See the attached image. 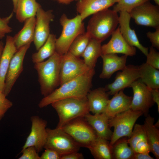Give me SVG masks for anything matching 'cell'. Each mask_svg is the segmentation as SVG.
Instances as JSON below:
<instances>
[{
  "instance_id": "obj_16",
  "label": "cell",
  "mask_w": 159,
  "mask_h": 159,
  "mask_svg": "<svg viewBox=\"0 0 159 159\" xmlns=\"http://www.w3.org/2000/svg\"><path fill=\"white\" fill-rule=\"evenodd\" d=\"M111 39L102 46V54H122L132 56L136 54V47L130 45L122 36L118 27L111 35Z\"/></svg>"
},
{
  "instance_id": "obj_30",
  "label": "cell",
  "mask_w": 159,
  "mask_h": 159,
  "mask_svg": "<svg viewBox=\"0 0 159 159\" xmlns=\"http://www.w3.org/2000/svg\"><path fill=\"white\" fill-rule=\"evenodd\" d=\"M101 42L91 38L81 57L86 65L94 69L98 58L102 54Z\"/></svg>"
},
{
  "instance_id": "obj_45",
  "label": "cell",
  "mask_w": 159,
  "mask_h": 159,
  "mask_svg": "<svg viewBox=\"0 0 159 159\" xmlns=\"http://www.w3.org/2000/svg\"><path fill=\"white\" fill-rule=\"evenodd\" d=\"M4 47L3 42L1 40H0V59Z\"/></svg>"
},
{
  "instance_id": "obj_6",
  "label": "cell",
  "mask_w": 159,
  "mask_h": 159,
  "mask_svg": "<svg viewBox=\"0 0 159 159\" xmlns=\"http://www.w3.org/2000/svg\"><path fill=\"white\" fill-rule=\"evenodd\" d=\"M143 114L130 108L109 120L110 127L114 128L110 142L111 146L119 139L130 136L135 122Z\"/></svg>"
},
{
  "instance_id": "obj_20",
  "label": "cell",
  "mask_w": 159,
  "mask_h": 159,
  "mask_svg": "<svg viewBox=\"0 0 159 159\" xmlns=\"http://www.w3.org/2000/svg\"><path fill=\"white\" fill-rule=\"evenodd\" d=\"M84 117L97 137L110 140L112 132L109 125V119L104 113L91 115L89 113Z\"/></svg>"
},
{
  "instance_id": "obj_10",
  "label": "cell",
  "mask_w": 159,
  "mask_h": 159,
  "mask_svg": "<svg viewBox=\"0 0 159 159\" xmlns=\"http://www.w3.org/2000/svg\"><path fill=\"white\" fill-rule=\"evenodd\" d=\"M133 90L130 108L142 112L146 116L148 115L149 110L154 104L151 93V89L139 78L130 86Z\"/></svg>"
},
{
  "instance_id": "obj_28",
  "label": "cell",
  "mask_w": 159,
  "mask_h": 159,
  "mask_svg": "<svg viewBox=\"0 0 159 159\" xmlns=\"http://www.w3.org/2000/svg\"><path fill=\"white\" fill-rule=\"evenodd\" d=\"M108 140L97 137L87 148L95 158L113 159L112 147Z\"/></svg>"
},
{
  "instance_id": "obj_25",
  "label": "cell",
  "mask_w": 159,
  "mask_h": 159,
  "mask_svg": "<svg viewBox=\"0 0 159 159\" xmlns=\"http://www.w3.org/2000/svg\"><path fill=\"white\" fill-rule=\"evenodd\" d=\"M154 118L148 115L146 116L143 125L150 152L155 158H159V122L154 124Z\"/></svg>"
},
{
  "instance_id": "obj_19",
  "label": "cell",
  "mask_w": 159,
  "mask_h": 159,
  "mask_svg": "<svg viewBox=\"0 0 159 159\" xmlns=\"http://www.w3.org/2000/svg\"><path fill=\"white\" fill-rule=\"evenodd\" d=\"M132 97L126 95L123 90L114 95L110 99L103 112L110 119L130 108Z\"/></svg>"
},
{
  "instance_id": "obj_44",
  "label": "cell",
  "mask_w": 159,
  "mask_h": 159,
  "mask_svg": "<svg viewBox=\"0 0 159 159\" xmlns=\"http://www.w3.org/2000/svg\"><path fill=\"white\" fill-rule=\"evenodd\" d=\"M59 3L64 4H68L75 0H54Z\"/></svg>"
},
{
  "instance_id": "obj_1",
  "label": "cell",
  "mask_w": 159,
  "mask_h": 159,
  "mask_svg": "<svg viewBox=\"0 0 159 159\" xmlns=\"http://www.w3.org/2000/svg\"><path fill=\"white\" fill-rule=\"evenodd\" d=\"M95 69H90L79 76L66 82L51 94L44 97L38 104L42 108L57 101L68 98L86 97L92 86Z\"/></svg>"
},
{
  "instance_id": "obj_21",
  "label": "cell",
  "mask_w": 159,
  "mask_h": 159,
  "mask_svg": "<svg viewBox=\"0 0 159 159\" xmlns=\"http://www.w3.org/2000/svg\"><path fill=\"white\" fill-rule=\"evenodd\" d=\"M114 4L113 0H78L76 10L83 20L91 15L108 9Z\"/></svg>"
},
{
  "instance_id": "obj_38",
  "label": "cell",
  "mask_w": 159,
  "mask_h": 159,
  "mask_svg": "<svg viewBox=\"0 0 159 159\" xmlns=\"http://www.w3.org/2000/svg\"><path fill=\"white\" fill-rule=\"evenodd\" d=\"M22 155L19 159H40V156L34 146L28 147L21 150Z\"/></svg>"
},
{
  "instance_id": "obj_34",
  "label": "cell",
  "mask_w": 159,
  "mask_h": 159,
  "mask_svg": "<svg viewBox=\"0 0 159 159\" xmlns=\"http://www.w3.org/2000/svg\"><path fill=\"white\" fill-rule=\"evenodd\" d=\"M150 0H120L113 7L117 12L126 11L129 13L133 9Z\"/></svg>"
},
{
  "instance_id": "obj_37",
  "label": "cell",
  "mask_w": 159,
  "mask_h": 159,
  "mask_svg": "<svg viewBox=\"0 0 159 159\" xmlns=\"http://www.w3.org/2000/svg\"><path fill=\"white\" fill-rule=\"evenodd\" d=\"M6 97L4 92L0 90V121L7 111L13 105L12 102Z\"/></svg>"
},
{
  "instance_id": "obj_48",
  "label": "cell",
  "mask_w": 159,
  "mask_h": 159,
  "mask_svg": "<svg viewBox=\"0 0 159 159\" xmlns=\"http://www.w3.org/2000/svg\"><path fill=\"white\" fill-rule=\"evenodd\" d=\"M120 0H113V2L115 3H117Z\"/></svg>"
},
{
  "instance_id": "obj_49",
  "label": "cell",
  "mask_w": 159,
  "mask_h": 159,
  "mask_svg": "<svg viewBox=\"0 0 159 159\" xmlns=\"http://www.w3.org/2000/svg\"><path fill=\"white\" fill-rule=\"evenodd\" d=\"M76 0V1H78V0Z\"/></svg>"
},
{
  "instance_id": "obj_23",
  "label": "cell",
  "mask_w": 159,
  "mask_h": 159,
  "mask_svg": "<svg viewBox=\"0 0 159 159\" xmlns=\"http://www.w3.org/2000/svg\"><path fill=\"white\" fill-rule=\"evenodd\" d=\"M17 50L13 37L7 35L0 59V90L3 92L5 77L10 62Z\"/></svg>"
},
{
  "instance_id": "obj_41",
  "label": "cell",
  "mask_w": 159,
  "mask_h": 159,
  "mask_svg": "<svg viewBox=\"0 0 159 159\" xmlns=\"http://www.w3.org/2000/svg\"><path fill=\"white\" fill-rule=\"evenodd\" d=\"M84 157L82 153L74 152L61 156V159H82Z\"/></svg>"
},
{
  "instance_id": "obj_29",
  "label": "cell",
  "mask_w": 159,
  "mask_h": 159,
  "mask_svg": "<svg viewBox=\"0 0 159 159\" xmlns=\"http://www.w3.org/2000/svg\"><path fill=\"white\" fill-rule=\"evenodd\" d=\"M140 79L150 89H159V71L146 62L138 66Z\"/></svg>"
},
{
  "instance_id": "obj_32",
  "label": "cell",
  "mask_w": 159,
  "mask_h": 159,
  "mask_svg": "<svg viewBox=\"0 0 159 159\" xmlns=\"http://www.w3.org/2000/svg\"><path fill=\"white\" fill-rule=\"evenodd\" d=\"M111 147L113 159H132L135 153L129 145L127 137L119 139Z\"/></svg>"
},
{
  "instance_id": "obj_47",
  "label": "cell",
  "mask_w": 159,
  "mask_h": 159,
  "mask_svg": "<svg viewBox=\"0 0 159 159\" xmlns=\"http://www.w3.org/2000/svg\"><path fill=\"white\" fill-rule=\"evenodd\" d=\"M155 3L158 6H159V0H153Z\"/></svg>"
},
{
  "instance_id": "obj_15",
  "label": "cell",
  "mask_w": 159,
  "mask_h": 159,
  "mask_svg": "<svg viewBox=\"0 0 159 159\" xmlns=\"http://www.w3.org/2000/svg\"><path fill=\"white\" fill-rule=\"evenodd\" d=\"M31 121V131L22 150L29 147L34 146L38 153L42 151L45 143L47 122L37 116H32Z\"/></svg>"
},
{
  "instance_id": "obj_4",
  "label": "cell",
  "mask_w": 159,
  "mask_h": 159,
  "mask_svg": "<svg viewBox=\"0 0 159 159\" xmlns=\"http://www.w3.org/2000/svg\"><path fill=\"white\" fill-rule=\"evenodd\" d=\"M51 105L57 112L59 117L57 128H61L71 120L84 117L90 112L87 97L82 98L64 99Z\"/></svg>"
},
{
  "instance_id": "obj_18",
  "label": "cell",
  "mask_w": 159,
  "mask_h": 159,
  "mask_svg": "<svg viewBox=\"0 0 159 159\" xmlns=\"http://www.w3.org/2000/svg\"><path fill=\"white\" fill-rule=\"evenodd\" d=\"M103 61L102 70L99 77L108 79L119 70H122L126 66L127 56L124 55L120 57L116 54H102L101 56Z\"/></svg>"
},
{
  "instance_id": "obj_33",
  "label": "cell",
  "mask_w": 159,
  "mask_h": 159,
  "mask_svg": "<svg viewBox=\"0 0 159 159\" xmlns=\"http://www.w3.org/2000/svg\"><path fill=\"white\" fill-rule=\"evenodd\" d=\"M91 38L87 32L79 34L72 43L68 52L76 57H81Z\"/></svg>"
},
{
  "instance_id": "obj_22",
  "label": "cell",
  "mask_w": 159,
  "mask_h": 159,
  "mask_svg": "<svg viewBox=\"0 0 159 159\" xmlns=\"http://www.w3.org/2000/svg\"><path fill=\"white\" fill-rule=\"evenodd\" d=\"M109 96L105 87L90 90L86 96L90 112L93 114L102 113L110 100Z\"/></svg>"
},
{
  "instance_id": "obj_27",
  "label": "cell",
  "mask_w": 159,
  "mask_h": 159,
  "mask_svg": "<svg viewBox=\"0 0 159 159\" xmlns=\"http://www.w3.org/2000/svg\"><path fill=\"white\" fill-rule=\"evenodd\" d=\"M41 6L36 0H18L15 12L17 19L20 23L27 19L35 17Z\"/></svg>"
},
{
  "instance_id": "obj_7",
  "label": "cell",
  "mask_w": 159,
  "mask_h": 159,
  "mask_svg": "<svg viewBox=\"0 0 159 159\" xmlns=\"http://www.w3.org/2000/svg\"><path fill=\"white\" fill-rule=\"evenodd\" d=\"M47 137L44 148L54 150L62 156L78 152L80 147L61 128H46Z\"/></svg>"
},
{
  "instance_id": "obj_17",
  "label": "cell",
  "mask_w": 159,
  "mask_h": 159,
  "mask_svg": "<svg viewBox=\"0 0 159 159\" xmlns=\"http://www.w3.org/2000/svg\"><path fill=\"white\" fill-rule=\"evenodd\" d=\"M119 27L122 36L130 46L137 47L145 56L148 52V48L143 46L139 42L135 31L130 26L131 18L129 13L119 12Z\"/></svg>"
},
{
  "instance_id": "obj_2",
  "label": "cell",
  "mask_w": 159,
  "mask_h": 159,
  "mask_svg": "<svg viewBox=\"0 0 159 159\" xmlns=\"http://www.w3.org/2000/svg\"><path fill=\"white\" fill-rule=\"evenodd\" d=\"M117 13L107 9L93 14L86 32L90 37L101 43L111 35L119 24Z\"/></svg>"
},
{
  "instance_id": "obj_35",
  "label": "cell",
  "mask_w": 159,
  "mask_h": 159,
  "mask_svg": "<svg viewBox=\"0 0 159 159\" xmlns=\"http://www.w3.org/2000/svg\"><path fill=\"white\" fill-rule=\"evenodd\" d=\"M13 16L11 13L8 16L1 17L0 16V40L2 39L7 34L12 31V28L9 25Z\"/></svg>"
},
{
  "instance_id": "obj_14",
  "label": "cell",
  "mask_w": 159,
  "mask_h": 159,
  "mask_svg": "<svg viewBox=\"0 0 159 159\" xmlns=\"http://www.w3.org/2000/svg\"><path fill=\"white\" fill-rule=\"evenodd\" d=\"M139 78L138 66L126 65L121 72L117 73L114 81L105 87L109 95H114L125 88L130 87L133 82Z\"/></svg>"
},
{
  "instance_id": "obj_46",
  "label": "cell",
  "mask_w": 159,
  "mask_h": 159,
  "mask_svg": "<svg viewBox=\"0 0 159 159\" xmlns=\"http://www.w3.org/2000/svg\"><path fill=\"white\" fill-rule=\"evenodd\" d=\"M18 0H12L13 5V11L15 13L16 7L17 3Z\"/></svg>"
},
{
  "instance_id": "obj_36",
  "label": "cell",
  "mask_w": 159,
  "mask_h": 159,
  "mask_svg": "<svg viewBox=\"0 0 159 159\" xmlns=\"http://www.w3.org/2000/svg\"><path fill=\"white\" fill-rule=\"evenodd\" d=\"M146 62L155 68L159 69V53L152 46L150 47L149 51L146 56Z\"/></svg>"
},
{
  "instance_id": "obj_40",
  "label": "cell",
  "mask_w": 159,
  "mask_h": 159,
  "mask_svg": "<svg viewBox=\"0 0 159 159\" xmlns=\"http://www.w3.org/2000/svg\"><path fill=\"white\" fill-rule=\"evenodd\" d=\"M62 155L56 151L49 149H45L40 156V159H61Z\"/></svg>"
},
{
  "instance_id": "obj_11",
  "label": "cell",
  "mask_w": 159,
  "mask_h": 159,
  "mask_svg": "<svg viewBox=\"0 0 159 159\" xmlns=\"http://www.w3.org/2000/svg\"><path fill=\"white\" fill-rule=\"evenodd\" d=\"M129 14L138 25L159 28V7L146 2L133 9Z\"/></svg>"
},
{
  "instance_id": "obj_3",
  "label": "cell",
  "mask_w": 159,
  "mask_h": 159,
  "mask_svg": "<svg viewBox=\"0 0 159 159\" xmlns=\"http://www.w3.org/2000/svg\"><path fill=\"white\" fill-rule=\"evenodd\" d=\"M61 57L56 52L47 60L34 64L41 94L44 97L51 94L59 85Z\"/></svg>"
},
{
  "instance_id": "obj_9",
  "label": "cell",
  "mask_w": 159,
  "mask_h": 159,
  "mask_svg": "<svg viewBox=\"0 0 159 159\" xmlns=\"http://www.w3.org/2000/svg\"><path fill=\"white\" fill-rule=\"evenodd\" d=\"M90 69L83 59L68 52L62 56L60 72L59 85L86 72Z\"/></svg>"
},
{
  "instance_id": "obj_8",
  "label": "cell",
  "mask_w": 159,
  "mask_h": 159,
  "mask_svg": "<svg viewBox=\"0 0 159 159\" xmlns=\"http://www.w3.org/2000/svg\"><path fill=\"white\" fill-rule=\"evenodd\" d=\"M61 128L70 135L80 147L88 148L97 137L84 117L71 120Z\"/></svg>"
},
{
  "instance_id": "obj_24",
  "label": "cell",
  "mask_w": 159,
  "mask_h": 159,
  "mask_svg": "<svg viewBox=\"0 0 159 159\" xmlns=\"http://www.w3.org/2000/svg\"><path fill=\"white\" fill-rule=\"evenodd\" d=\"M127 142L134 153H149L150 152L143 125L135 124Z\"/></svg>"
},
{
  "instance_id": "obj_43",
  "label": "cell",
  "mask_w": 159,
  "mask_h": 159,
  "mask_svg": "<svg viewBox=\"0 0 159 159\" xmlns=\"http://www.w3.org/2000/svg\"><path fill=\"white\" fill-rule=\"evenodd\" d=\"M148 153H135L132 159H153Z\"/></svg>"
},
{
  "instance_id": "obj_42",
  "label": "cell",
  "mask_w": 159,
  "mask_h": 159,
  "mask_svg": "<svg viewBox=\"0 0 159 159\" xmlns=\"http://www.w3.org/2000/svg\"><path fill=\"white\" fill-rule=\"evenodd\" d=\"M153 100L158 107V111L159 113V89H151Z\"/></svg>"
},
{
  "instance_id": "obj_13",
  "label": "cell",
  "mask_w": 159,
  "mask_h": 159,
  "mask_svg": "<svg viewBox=\"0 0 159 159\" xmlns=\"http://www.w3.org/2000/svg\"><path fill=\"white\" fill-rule=\"evenodd\" d=\"M33 42L37 50L44 43L50 33L49 24L54 18L53 10L45 11L40 7L37 10Z\"/></svg>"
},
{
  "instance_id": "obj_12",
  "label": "cell",
  "mask_w": 159,
  "mask_h": 159,
  "mask_svg": "<svg viewBox=\"0 0 159 159\" xmlns=\"http://www.w3.org/2000/svg\"><path fill=\"white\" fill-rule=\"evenodd\" d=\"M31 43L27 44L18 49L11 60L5 78L4 93L6 96L9 94L23 70L24 58Z\"/></svg>"
},
{
  "instance_id": "obj_26",
  "label": "cell",
  "mask_w": 159,
  "mask_h": 159,
  "mask_svg": "<svg viewBox=\"0 0 159 159\" xmlns=\"http://www.w3.org/2000/svg\"><path fill=\"white\" fill-rule=\"evenodd\" d=\"M24 22L22 29L13 37L17 49L27 44L31 43L34 41L36 18H29Z\"/></svg>"
},
{
  "instance_id": "obj_31",
  "label": "cell",
  "mask_w": 159,
  "mask_h": 159,
  "mask_svg": "<svg viewBox=\"0 0 159 159\" xmlns=\"http://www.w3.org/2000/svg\"><path fill=\"white\" fill-rule=\"evenodd\" d=\"M56 39L55 35L50 34L45 42L38 51L32 54V61L34 64L44 61L56 52L55 43Z\"/></svg>"
},
{
  "instance_id": "obj_5",
  "label": "cell",
  "mask_w": 159,
  "mask_h": 159,
  "mask_svg": "<svg viewBox=\"0 0 159 159\" xmlns=\"http://www.w3.org/2000/svg\"><path fill=\"white\" fill-rule=\"evenodd\" d=\"M78 14L69 19L63 14L59 19L62 31L59 37L56 39V52L61 56L67 53L72 42L79 34L85 32L84 23Z\"/></svg>"
},
{
  "instance_id": "obj_39",
  "label": "cell",
  "mask_w": 159,
  "mask_h": 159,
  "mask_svg": "<svg viewBox=\"0 0 159 159\" xmlns=\"http://www.w3.org/2000/svg\"><path fill=\"white\" fill-rule=\"evenodd\" d=\"M154 32L149 31L146 33L147 37L149 39L152 46L159 49V28L155 29Z\"/></svg>"
}]
</instances>
